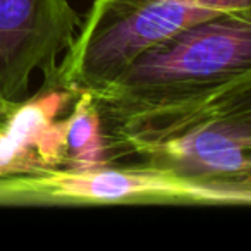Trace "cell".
<instances>
[{"label": "cell", "instance_id": "obj_3", "mask_svg": "<svg viewBox=\"0 0 251 251\" xmlns=\"http://www.w3.org/2000/svg\"><path fill=\"white\" fill-rule=\"evenodd\" d=\"M251 0H93L43 83L97 93L134 59L184 29Z\"/></svg>", "mask_w": 251, "mask_h": 251}, {"label": "cell", "instance_id": "obj_6", "mask_svg": "<svg viewBox=\"0 0 251 251\" xmlns=\"http://www.w3.org/2000/svg\"><path fill=\"white\" fill-rule=\"evenodd\" d=\"M76 97L43 83L33 98L0 103V179L64 167V117Z\"/></svg>", "mask_w": 251, "mask_h": 251}, {"label": "cell", "instance_id": "obj_5", "mask_svg": "<svg viewBox=\"0 0 251 251\" xmlns=\"http://www.w3.org/2000/svg\"><path fill=\"white\" fill-rule=\"evenodd\" d=\"M81 21L71 0H0V103L23 100L36 71L55 69Z\"/></svg>", "mask_w": 251, "mask_h": 251}, {"label": "cell", "instance_id": "obj_2", "mask_svg": "<svg viewBox=\"0 0 251 251\" xmlns=\"http://www.w3.org/2000/svg\"><path fill=\"white\" fill-rule=\"evenodd\" d=\"M251 79V5L195 25L93 93L103 131Z\"/></svg>", "mask_w": 251, "mask_h": 251}, {"label": "cell", "instance_id": "obj_8", "mask_svg": "<svg viewBox=\"0 0 251 251\" xmlns=\"http://www.w3.org/2000/svg\"><path fill=\"white\" fill-rule=\"evenodd\" d=\"M243 205H251V193L243 198Z\"/></svg>", "mask_w": 251, "mask_h": 251}, {"label": "cell", "instance_id": "obj_7", "mask_svg": "<svg viewBox=\"0 0 251 251\" xmlns=\"http://www.w3.org/2000/svg\"><path fill=\"white\" fill-rule=\"evenodd\" d=\"M64 167L88 171L110 164L107 138L91 91H79L64 117Z\"/></svg>", "mask_w": 251, "mask_h": 251}, {"label": "cell", "instance_id": "obj_4", "mask_svg": "<svg viewBox=\"0 0 251 251\" xmlns=\"http://www.w3.org/2000/svg\"><path fill=\"white\" fill-rule=\"evenodd\" d=\"M0 196L55 205H217L210 189L160 171L122 164L5 177L0 179Z\"/></svg>", "mask_w": 251, "mask_h": 251}, {"label": "cell", "instance_id": "obj_1", "mask_svg": "<svg viewBox=\"0 0 251 251\" xmlns=\"http://www.w3.org/2000/svg\"><path fill=\"white\" fill-rule=\"evenodd\" d=\"M110 164L181 177L241 205L251 193V79L105 133Z\"/></svg>", "mask_w": 251, "mask_h": 251}]
</instances>
